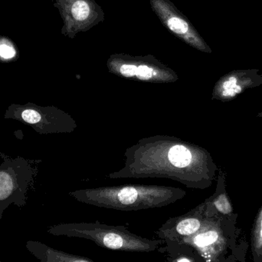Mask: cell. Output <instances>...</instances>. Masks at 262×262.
<instances>
[{
  "label": "cell",
  "mask_w": 262,
  "mask_h": 262,
  "mask_svg": "<svg viewBox=\"0 0 262 262\" xmlns=\"http://www.w3.org/2000/svg\"><path fill=\"white\" fill-rule=\"evenodd\" d=\"M215 206L222 213L229 214L232 212V208H231L230 204H229V201H228L227 198L225 195H220L215 200Z\"/></svg>",
  "instance_id": "cell-14"
},
{
  "label": "cell",
  "mask_w": 262,
  "mask_h": 262,
  "mask_svg": "<svg viewBox=\"0 0 262 262\" xmlns=\"http://www.w3.org/2000/svg\"><path fill=\"white\" fill-rule=\"evenodd\" d=\"M26 247L31 253L42 261H88L86 258H77L72 255H66L63 252H58L37 241H28Z\"/></svg>",
  "instance_id": "cell-11"
},
{
  "label": "cell",
  "mask_w": 262,
  "mask_h": 262,
  "mask_svg": "<svg viewBox=\"0 0 262 262\" xmlns=\"http://www.w3.org/2000/svg\"><path fill=\"white\" fill-rule=\"evenodd\" d=\"M125 155V168L114 178L157 177L183 183L185 171L193 161L189 146L177 138H143L127 149Z\"/></svg>",
  "instance_id": "cell-1"
},
{
  "label": "cell",
  "mask_w": 262,
  "mask_h": 262,
  "mask_svg": "<svg viewBox=\"0 0 262 262\" xmlns=\"http://www.w3.org/2000/svg\"><path fill=\"white\" fill-rule=\"evenodd\" d=\"M107 67L111 73L136 81L169 83L179 79L175 71L151 55L113 54L107 59Z\"/></svg>",
  "instance_id": "cell-4"
},
{
  "label": "cell",
  "mask_w": 262,
  "mask_h": 262,
  "mask_svg": "<svg viewBox=\"0 0 262 262\" xmlns=\"http://www.w3.org/2000/svg\"><path fill=\"white\" fill-rule=\"evenodd\" d=\"M218 239V234L215 231L201 233L195 236L194 243L199 247H206L213 244Z\"/></svg>",
  "instance_id": "cell-13"
},
{
  "label": "cell",
  "mask_w": 262,
  "mask_h": 262,
  "mask_svg": "<svg viewBox=\"0 0 262 262\" xmlns=\"http://www.w3.org/2000/svg\"><path fill=\"white\" fill-rule=\"evenodd\" d=\"M0 261H1V260H0Z\"/></svg>",
  "instance_id": "cell-16"
},
{
  "label": "cell",
  "mask_w": 262,
  "mask_h": 262,
  "mask_svg": "<svg viewBox=\"0 0 262 262\" xmlns=\"http://www.w3.org/2000/svg\"><path fill=\"white\" fill-rule=\"evenodd\" d=\"M5 118L30 125L39 134L69 132L76 127L70 115L58 108L44 107L30 103L11 105L6 111Z\"/></svg>",
  "instance_id": "cell-6"
},
{
  "label": "cell",
  "mask_w": 262,
  "mask_h": 262,
  "mask_svg": "<svg viewBox=\"0 0 262 262\" xmlns=\"http://www.w3.org/2000/svg\"><path fill=\"white\" fill-rule=\"evenodd\" d=\"M33 176V169L24 158H4L0 164V219L11 205L26 206V195Z\"/></svg>",
  "instance_id": "cell-5"
},
{
  "label": "cell",
  "mask_w": 262,
  "mask_h": 262,
  "mask_svg": "<svg viewBox=\"0 0 262 262\" xmlns=\"http://www.w3.org/2000/svg\"><path fill=\"white\" fill-rule=\"evenodd\" d=\"M149 3L154 13L171 33L197 50L212 53V49L193 25L170 0H149Z\"/></svg>",
  "instance_id": "cell-8"
},
{
  "label": "cell",
  "mask_w": 262,
  "mask_h": 262,
  "mask_svg": "<svg viewBox=\"0 0 262 262\" xmlns=\"http://www.w3.org/2000/svg\"><path fill=\"white\" fill-rule=\"evenodd\" d=\"M175 226L166 223L160 230L163 238H178L179 236H189L198 232L201 223L197 218L192 217L181 216L175 218Z\"/></svg>",
  "instance_id": "cell-10"
},
{
  "label": "cell",
  "mask_w": 262,
  "mask_h": 262,
  "mask_svg": "<svg viewBox=\"0 0 262 262\" xmlns=\"http://www.w3.org/2000/svg\"><path fill=\"white\" fill-rule=\"evenodd\" d=\"M63 20L61 33L74 38L104 20L102 8L95 0H52Z\"/></svg>",
  "instance_id": "cell-7"
},
{
  "label": "cell",
  "mask_w": 262,
  "mask_h": 262,
  "mask_svg": "<svg viewBox=\"0 0 262 262\" xmlns=\"http://www.w3.org/2000/svg\"><path fill=\"white\" fill-rule=\"evenodd\" d=\"M49 233L92 240L95 244L112 250L149 252L155 251L162 240H149L137 236L124 226H106L99 223L58 225L50 228Z\"/></svg>",
  "instance_id": "cell-3"
},
{
  "label": "cell",
  "mask_w": 262,
  "mask_h": 262,
  "mask_svg": "<svg viewBox=\"0 0 262 262\" xmlns=\"http://www.w3.org/2000/svg\"><path fill=\"white\" fill-rule=\"evenodd\" d=\"M261 237H262V223H261Z\"/></svg>",
  "instance_id": "cell-15"
},
{
  "label": "cell",
  "mask_w": 262,
  "mask_h": 262,
  "mask_svg": "<svg viewBox=\"0 0 262 262\" xmlns=\"http://www.w3.org/2000/svg\"><path fill=\"white\" fill-rule=\"evenodd\" d=\"M259 69H237L222 77L215 86V92L222 98H233L246 86L262 83Z\"/></svg>",
  "instance_id": "cell-9"
},
{
  "label": "cell",
  "mask_w": 262,
  "mask_h": 262,
  "mask_svg": "<svg viewBox=\"0 0 262 262\" xmlns=\"http://www.w3.org/2000/svg\"><path fill=\"white\" fill-rule=\"evenodd\" d=\"M19 58V51L9 37L0 35V63H9Z\"/></svg>",
  "instance_id": "cell-12"
},
{
  "label": "cell",
  "mask_w": 262,
  "mask_h": 262,
  "mask_svg": "<svg viewBox=\"0 0 262 262\" xmlns=\"http://www.w3.org/2000/svg\"><path fill=\"white\" fill-rule=\"evenodd\" d=\"M183 190L157 186H124L89 189L72 192L79 201L97 207L133 211L160 208L184 196Z\"/></svg>",
  "instance_id": "cell-2"
}]
</instances>
